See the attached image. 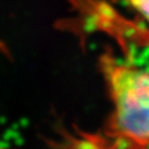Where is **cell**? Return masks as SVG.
<instances>
[{
	"label": "cell",
	"mask_w": 149,
	"mask_h": 149,
	"mask_svg": "<svg viewBox=\"0 0 149 149\" xmlns=\"http://www.w3.org/2000/svg\"><path fill=\"white\" fill-rule=\"evenodd\" d=\"M100 72L111 103V113L100 137H87L81 148L120 149L123 144L149 146V69L104 53Z\"/></svg>",
	"instance_id": "6da1fadb"
},
{
	"label": "cell",
	"mask_w": 149,
	"mask_h": 149,
	"mask_svg": "<svg viewBox=\"0 0 149 149\" xmlns=\"http://www.w3.org/2000/svg\"><path fill=\"white\" fill-rule=\"evenodd\" d=\"M123 1L149 29V0H123Z\"/></svg>",
	"instance_id": "7a4b0ae2"
},
{
	"label": "cell",
	"mask_w": 149,
	"mask_h": 149,
	"mask_svg": "<svg viewBox=\"0 0 149 149\" xmlns=\"http://www.w3.org/2000/svg\"><path fill=\"white\" fill-rule=\"evenodd\" d=\"M0 149H6V148H1V147H0Z\"/></svg>",
	"instance_id": "3957f363"
}]
</instances>
